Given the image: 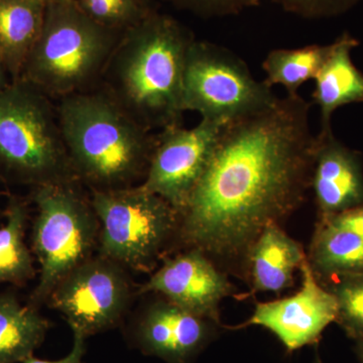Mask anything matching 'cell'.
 Instances as JSON below:
<instances>
[{"instance_id": "cell-8", "label": "cell", "mask_w": 363, "mask_h": 363, "mask_svg": "<svg viewBox=\"0 0 363 363\" xmlns=\"http://www.w3.org/2000/svg\"><path fill=\"white\" fill-rule=\"evenodd\" d=\"M278 97L264 82L255 80L233 52L211 43L193 40L184 71V111L202 119L226 123L262 111Z\"/></svg>"}, {"instance_id": "cell-10", "label": "cell", "mask_w": 363, "mask_h": 363, "mask_svg": "<svg viewBox=\"0 0 363 363\" xmlns=\"http://www.w3.org/2000/svg\"><path fill=\"white\" fill-rule=\"evenodd\" d=\"M222 125L201 119L192 128L175 125L161 130L140 186L179 211L201 178Z\"/></svg>"}, {"instance_id": "cell-5", "label": "cell", "mask_w": 363, "mask_h": 363, "mask_svg": "<svg viewBox=\"0 0 363 363\" xmlns=\"http://www.w3.org/2000/svg\"><path fill=\"white\" fill-rule=\"evenodd\" d=\"M0 177L33 188L77 180L57 105L21 79L0 94Z\"/></svg>"}, {"instance_id": "cell-27", "label": "cell", "mask_w": 363, "mask_h": 363, "mask_svg": "<svg viewBox=\"0 0 363 363\" xmlns=\"http://www.w3.org/2000/svg\"><path fill=\"white\" fill-rule=\"evenodd\" d=\"M86 337L79 333H73V347L70 353L62 359L50 362V360L38 359L30 357L23 363H85L84 358L86 352Z\"/></svg>"}, {"instance_id": "cell-6", "label": "cell", "mask_w": 363, "mask_h": 363, "mask_svg": "<svg viewBox=\"0 0 363 363\" xmlns=\"http://www.w3.org/2000/svg\"><path fill=\"white\" fill-rule=\"evenodd\" d=\"M80 184L73 180L33 188L37 215L33 252L40 264V277L28 304L38 309L66 274L96 255L100 223Z\"/></svg>"}, {"instance_id": "cell-23", "label": "cell", "mask_w": 363, "mask_h": 363, "mask_svg": "<svg viewBox=\"0 0 363 363\" xmlns=\"http://www.w3.org/2000/svg\"><path fill=\"white\" fill-rule=\"evenodd\" d=\"M325 286L335 297L336 323L348 337L355 341L363 339V274L334 279Z\"/></svg>"}, {"instance_id": "cell-15", "label": "cell", "mask_w": 363, "mask_h": 363, "mask_svg": "<svg viewBox=\"0 0 363 363\" xmlns=\"http://www.w3.org/2000/svg\"><path fill=\"white\" fill-rule=\"evenodd\" d=\"M307 259L303 245L279 224L267 226L250 250L247 278L255 292L279 294L294 286L295 272Z\"/></svg>"}, {"instance_id": "cell-13", "label": "cell", "mask_w": 363, "mask_h": 363, "mask_svg": "<svg viewBox=\"0 0 363 363\" xmlns=\"http://www.w3.org/2000/svg\"><path fill=\"white\" fill-rule=\"evenodd\" d=\"M162 259V266L136 294L162 296L184 309L220 322L222 301L235 294L226 272L196 248Z\"/></svg>"}, {"instance_id": "cell-28", "label": "cell", "mask_w": 363, "mask_h": 363, "mask_svg": "<svg viewBox=\"0 0 363 363\" xmlns=\"http://www.w3.org/2000/svg\"><path fill=\"white\" fill-rule=\"evenodd\" d=\"M11 76H9L6 67L4 65L1 57H0V94H1L7 87H9V85L11 84Z\"/></svg>"}, {"instance_id": "cell-30", "label": "cell", "mask_w": 363, "mask_h": 363, "mask_svg": "<svg viewBox=\"0 0 363 363\" xmlns=\"http://www.w3.org/2000/svg\"><path fill=\"white\" fill-rule=\"evenodd\" d=\"M43 2L48 6V4H58V2L67 1V0H42Z\"/></svg>"}, {"instance_id": "cell-29", "label": "cell", "mask_w": 363, "mask_h": 363, "mask_svg": "<svg viewBox=\"0 0 363 363\" xmlns=\"http://www.w3.org/2000/svg\"><path fill=\"white\" fill-rule=\"evenodd\" d=\"M355 351H357V354L358 358H359L360 362L363 363V339L357 341Z\"/></svg>"}, {"instance_id": "cell-17", "label": "cell", "mask_w": 363, "mask_h": 363, "mask_svg": "<svg viewBox=\"0 0 363 363\" xmlns=\"http://www.w3.org/2000/svg\"><path fill=\"white\" fill-rule=\"evenodd\" d=\"M45 9L42 0H0V57L11 81L21 77L42 32Z\"/></svg>"}, {"instance_id": "cell-3", "label": "cell", "mask_w": 363, "mask_h": 363, "mask_svg": "<svg viewBox=\"0 0 363 363\" xmlns=\"http://www.w3.org/2000/svg\"><path fill=\"white\" fill-rule=\"evenodd\" d=\"M60 128L74 175L91 191L140 185L156 143L102 91L59 99Z\"/></svg>"}, {"instance_id": "cell-31", "label": "cell", "mask_w": 363, "mask_h": 363, "mask_svg": "<svg viewBox=\"0 0 363 363\" xmlns=\"http://www.w3.org/2000/svg\"><path fill=\"white\" fill-rule=\"evenodd\" d=\"M315 363H323V362H321V359H320L319 357H317L316 358V362H315Z\"/></svg>"}, {"instance_id": "cell-2", "label": "cell", "mask_w": 363, "mask_h": 363, "mask_svg": "<svg viewBox=\"0 0 363 363\" xmlns=\"http://www.w3.org/2000/svg\"><path fill=\"white\" fill-rule=\"evenodd\" d=\"M192 33L152 11L121 35L96 89L147 130L181 125L186 57Z\"/></svg>"}, {"instance_id": "cell-12", "label": "cell", "mask_w": 363, "mask_h": 363, "mask_svg": "<svg viewBox=\"0 0 363 363\" xmlns=\"http://www.w3.org/2000/svg\"><path fill=\"white\" fill-rule=\"evenodd\" d=\"M302 285L289 297L257 303L252 316L236 328L260 326L272 332L288 352L313 345L337 316L333 294L320 283L308 259L300 269Z\"/></svg>"}, {"instance_id": "cell-21", "label": "cell", "mask_w": 363, "mask_h": 363, "mask_svg": "<svg viewBox=\"0 0 363 363\" xmlns=\"http://www.w3.org/2000/svg\"><path fill=\"white\" fill-rule=\"evenodd\" d=\"M329 51V45H311L298 49H278L269 52L264 63L266 85H281L288 95H298L301 86L316 77Z\"/></svg>"}, {"instance_id": "cell-1", "label": "cell", "mask_w": 363, "mask_h": 363, "mask_svg": "<svg viewBox=\"0 0 363 363\" xmlns=\"http://www.w3.org/2000/svg\"><path fill=\"white\" fill-rule=\"evenodd\" d=\"M300 95L222 125L201 178L179 210L176 240L247 277L262 231L279 224L310 189L315 135Z\"/></svg>"}, {"instance_id": "cell-20", "label": "cell", "mask_w": 363, "mask_h": 363, "mask_svg": "<svg viewBox=\"0 0 363 363\" xmlns=\"http://www.w3.org/2000/svg\"><path fill=\"white\" fill-rule=\"evenodd\" d=\"M6 216V223L0 227V284L25 286L35 274L33 255L26 243L28 202L13 196Z\"/></svg>"}, {"instance_id": "cell-16", "label": "cell", "mask_w": 363, "mask_h": 363, "mask_svg": "<svg viewBox=\"0 0 363 363\" xmlns=\"http://www.w3.org/2000/svg\"><path fill=\"white\" fill-rule=\"evenodd\" d=\"M359 45L344 33L329 45L323 65L315 77L312 98L321 111V130L331 128L332 114L339 107L363 102V73L351 60V52Z\"/></svg>"}, {"instance_id": "cell-14", "label": "cell", "mask_w": 363, "mask_h": 363, "mask_svg": "<svg viewBox=\"0 0 363 363\" xmlns=\"http://www.w3.org/2000/svg\"><path fill=\"white\" fill-rule=\"evenodd\" d=\"M310 188L318 220L363 206L362 157L336 140L332 128L315 136Z\"/></svg>"}, {"instance_id": "cell-26", "label": "cell", "mask_w": 363, "mask_h": 363, "mask_svg": "<svg viewBox=\"0 0 363 363\" xmlns=\"http://www.w3.org/2000/svg\"><path fill=\"white\" fill-rule=\"evenodd\" d=\"M322 220L346 227V228H350L363 235V206L353 208V209L334 215L329 218L322 219Z\"/></svg>"}, {"instance_id": "cell-18", "label": "cell", "mask_w": 363, "mask_h": 363, "mask_svg": "<svg viewBox=\"0 0 363 363\" xmlns=\"http://www.w3.org/2000/svg\"><path fill=\"white\" fill-rule=\"evenodd\" d=\"M307 259L322 284L363 274V235L329 221L318 220Z\"/></svg>"}, {"instance_id": "cell-7", "label": "cell", "mask_w": 363, "mask_h": 363, "mask_svg": "<svg viewBox=\"0 0 363 363\" xmlns=\"http://www.w3.org/2000/svg\"><path fill=\"white\" fill-rule=\"evenodd\" d=\"M100 223L97 253L138 272H149L176 240L179 213L142 186L91 191Z\"/></svg>"}, {"instance_id": "cell-25", "label": "cell", "mask_w": 363, "mask_h": 363, "mask_svg": "<svg viewBox=\"0 0 363 363\" xmlns=\"http://www.w3.org/2000/svg\"><path fill=\"white\" fill-rule=\"evenodd\" d=\"M177 9L192 11L205 18L240 13L250 7L259 6V0H164Z\"/></svg>"}, {"instance_id": "cell-24", "label": "cell", "mask_w": 363, "mask_h": 363, "mask_svg": "<svg viewBox=\"0 0 363 363\" xmlns=\"http://www.w3.org/2000/svg\"><path fill=\"white\" fill-rule=\"evenodd\" d=\"M289 13L306 18H331L350 11L360 0H272Z\"/></svg>"}, {"instance_id": "cell-22", "label": "cell", "mask_w": 363, "mask_h": 363, "mask_svg": "<svg viewBox=\"0 0 363 363\" xmlns=\"http://www.w3.org/2000/svg\"><path fill=\"white\" fill-rule=\"evenodd\" d=\"M78 6L98 25L124 33L152 11L150 0H76Z\"/></svg>"}, {"instance_id": "cell-19", "label": "cell", "mask_w": 363, "mask_h": 363, "mask_svg": "<svg viewBox=\"0 0 363 363\" xmlns=\"http://www.w3.org/2000/svg\"><path fill=\"white\" fill-rule=\"evenodd\" d=\"M51 323L13 292L0 294V363L23 362L44 342Z\"/></svg>"}, {"instance_id": "cell-4", "label": "cell", "mask_w": 363, "mask_h": 363, "mask_svg": "<svg viewBox=\"0 0 363 363\" xmlns=\"http://www.w3.org/2000/svg\"><path fill=\"white\" fill-rule=\"evenodd\" d=\"M123 33L91 20L76 0L48 4L21 79L52 100L96 89Z\"/></svg>"}, {"instance_id": "cell-9", "label": "cell", "mask_w": 363, "mask_h": 363, "mask_svg": "<svg viewBox=\"0 0 363 363\" xmlns=\"http://www.w3.org/2000/svg\"><path fill=\"white\" fill-rule=\"evenodd\" d=\"M135 295L128 269L97 253L66 274L45 304L88 338L118 326Z\"/></svg>"}, {"instance_id": "cell-11", "label": "cell", "mask_w": 363, "mask_h": 363, "mask_svg": "<svg viewBox=\"0 0 363 363\" xmlns=\"http://www.w3.org/2000/svg\"><path fill=\"white\" fill-rule=\"evenodd\" d=\"M221 322L184 309L157 295L140 310L128 330L143 354L166 363H192L218 337Z\"/></svg>"}]
</instances>
